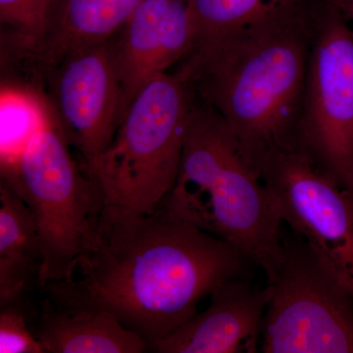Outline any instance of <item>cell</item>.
Returning a JSON list of instances; mask_svg holds the SVG:
<instances>
[{
  "label": "cell",
  "mask_w": 353,
  "mask_h": 353,
  "mask_svg": "<svg viewBox=\"0 0 353 353\" xmlns=\"http://www.w3.org/2000/svg\"><path fill=\"white\" fill-rule=\"evenodd\" d=\"M252 259L162 208L138 214L103 205L68 278L39 292L60 307L106 311L148 343L163 340L229 281L250 280Z\"/></svg>",
  "instance_id": "cell-1"
},
{
  "label": "cell",
  "mask_w": 353,
  "mask_h": 353,
  "mask_svg": "<svg viewBox=\"0 0 353 353\" xmlns=\"http://www.w3.org/2000/svg\"><path fill=\"white\" fill-rule=\"evenodd\" d=\"M34 299L32 329L46 353H141L143 338L106 311L60 307L43 296Z\"/></svg>",
  "instance_id": "cell-12"
},
{
  "label": "cell",
  "mask_w": 353,
  "mask_h": 353,
  "mask_svg": "<svg viewBox=\"0 0 353 353\" xmlns=\"http://www.w3.org/2000/svg\"><path fill=\"white\" fill-rule=\"evenodd\" d=\"M52 118L34 132L15 163L1 170L31 210L44 254L41 288L65 280L87 250L103 197L70 152ZM41 290V289H39Z\"/></svg>",
  "instance_id": "cell-5"
},
{
  "label": "cell",
  "mask_w": 353,
  "mask_h": 353,
  "mask_svg": "<svg viewBox=\"0 0 353 353\" xmlns=\"http://www.w3.org/2000/svg\"><path fill=\"white\" fill-rule=\"evenodd\" d=\"M1 170L15 163L34 132L52 118L43 92L27 85L2 83Z\"/></svg>",
  "instance_id": "cell-16"
},
{
  "label": "cell",
  "mask_w": 353,
  "mask_h": 353,
  "mask_svg": "<svg viewBox=\"0 0 353 353\" xmlns=\"http://www.w3.org/2000/svg\"><path fill=\"white\" fill-rule=\"evenodd\" d=\"M141 2L143 0H65L54 32L39 59L43 78L67 53L112 39Z\"/></svg>",
  "instance_id": "cell-14"
},
{
  "label": "cell",
  "mask_w": 353,
  "mask_h": 353,
  "mask_svg": "<svg viewBox=\"0 0 353 353\" xmlns=\"http://www.w3.org/2000/svg\"><path fill=\"white\" fill-rule=\"evenodd\" d=\"M267 277L260 352L353 353V296L328 264L292 232Z\"/></svg>",
  "instance_id": "cell-6"
},
{
  "label": "cell",
  "mask_w": 353,
  "mask_h": 353,
  "mask_svg": "<svg viewBox=\"0 0 353 353\" xmlns=\"http://www.w3.org/2000/svg\"><path fill=\"white\" fill-rule=\"evenodd\" d=\"M325 2L292 0L254 24L199 44L176 65L194 99L219 114L259 171L270 155L296 152Z\"/></svg>",
  "instance_id": "cell-2"
},
{
  "label": "cell",
  "mask_w": 353,
  "mask_h": 353,
  "mask_svg": "<svg viewBox=\"0 0 353 353\" xmlns=\"http://www.w3.org/2000/svg\"><path fill=\"white\" fill-rule=\"evenodd\" d=\"M159 206L238 248L266 277L282 260L276 197L219 114L194 97L178 176Z\"/></svg>",
  "instance_id": "cell-3"
},
{
  "label": "cell",
  "mask_w": 353,
  "mask_h": 353,
  "mask_svg": "<svg viewBox=\"0 0 353 353\" xmlns=\"http://www.w3.org/2000/svg\"><path fill=\"white\" fill-rule=\"evenodd\" d=\"M211 303L183 326L150 347L157 353H255L260 350L266 287L250 280L229 281L216 288Z\"/></svg>",
  "instance_id": "cell-11"
},
{
  "label": "cell",
  "mask_w": 353,
  "mask_h": 353,
  "mask_svg": "<svg viewBox=\"0 0 353 353\" xmlns=\"http://www.w3.org/2000/svg\"><path fill=\"white\" fill-rule=\"evenodd\" d=\"M192 105L189 83L176 70L139 90L88 174L104 205L138 214L157 211L176 182Z\"/></svg>",
  "instance_id": "cell-4"
},
{
  "label": "cell",
  "mask_w": 353,
  "mask_h": 353,
  "mask_svg": "<svg viewBox=\"0 0 353 353\" xmlns=\"http://www.w3.org/2000/svg\"><path fill=\"white\" fill-rule=\"evenodd\" d=\"M260 175L283 222L328 264L353 296V199L299 152L266 158Z\"/></svg>",
  "instance_id": "cell-9"
},
{
  "label": "cell",
  "mask_w": 353,
  "mask_h": 353,
  "mask_svg": "<svg viewBox=\"0 0 353 353\" xmlns=\"http://www.w3.org/2000/svg\"><path fill=\"white\" fill-rule=\"evenodd\" d=\"M44 254L30 208L0 182V304L32 299L41 289Z\"/></svg>",
  "instance_id": "cell-13"
},
{
  "label": "cell",
  "mask_w": 353,
  "mask_h": 353,
  "mask_svg": "<svg viewBox=\"0 0 353 353\" xmlns=\"http://www.w3.org/2000/svg\"><path fill=\"white\" fill-rule=\"evenodd\" d=\"M196 39L188 0H143L122 29L109 39L125 112L146 83L190 54Z\"/></svg>",
  "instance_id": "cell-10"
},
{
  "label": "cell",
  "mask_w": 353,
  "mask_h": 353,
  "mask_svg": "<svg viewBox=\"0 0 353 353\" xmlns=\"http://www.w3.org/2000/svg\"><path fill=\"white\" fill-rule=\"evenodd\" d=\"M65 0H0L2 66L38 70Z\"/></svg>",
  "instance_id": "cell-15"
},
{
  "label": "cell",
  "mask_w": 353,
  "mask_h": 353,
  "mask_svg": "<svg viewBox=\"0 0 353 353\" xmlns=\"http://www.w3.org/2000/svg\"><path fill=\"white\" fill-rule=\"evenodd\" d=\"M290 1L292 0H188L196 29L194 48L254 24Z\"/></svg>",
  "instance_id": "cell-17"
},
{
  "label": "cell",
  "mask_w": 353,
  "mask_h": 353,
  "mask_svg": "<svg viewBox=\"0 0 353 353\" xmlns=\"http://www.w3.org/2000/svg\"><path fill=\"white\" fill-rule=\"evenodd\" d=\"M43 92L53 122L88 175L125 114L109 41L67 53L44 75Z\"/></svg>",
  "instance_id": "cell-8"
},
{
  "label": "cell",
  "mask_w": 353,
  "mask_h": 353,
  "mask_svg": "<svg viewBox=\"0 0 353 353\" xmlns=\"http://www.w3.org/2000/svg\"><path fill=\"white\" fill-rule=\"evenodd\" d=\"M34 297L0 304V353H46L32 329Z\"/></svg>",
  "instance_id": "cell-18"
},
{
  "label": "cell",
  "mask_w": 353,
  "mask_h": 353,
  "mask_svg": "<svg viewBox=\"0 0 353 353\" xmlns=\"http://www.w3.org/2000/svg\"><path fill=\"white\" fill-rule=\"evenodd\" d=\"M296 152L353 199V32L332 0L311 51Z\"/></svg>",
  "instance_id": "cell-7"
},
{
  "label": "cell",
  "mask_w": 353,
  "mask_h": 353,
  "mask_svg": "<svg viewBox=\"0 0 353 353\" xmlns=\"http://www.w3.org/2000/svg\"><path fill=\"white\" fill-rule=\"evenodd\" d=\"M332 1L334 2V1H336V0H332Z\"/></svg>",
  "instance_id": "cell-19"
}]
</instances>
